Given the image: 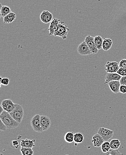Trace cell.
<instances>
[{
    "instance_id": "6da1fadb",
    "label": "cell",
    "mask_w": 126,
    "mask_h": 155,
    "mask_svg": "<svg viewBox=\"0 0 126 155\" xmlns=\"http://www.w3.org/2000/svg\"><path fill=\"white\" fill-rule=\"evenodd\" d=\"M0 119L2 121L3 123L5 125L8 129H13L18 127L20 123L16 121L10 114L6 111L4 110L3 112L0 114Z\"/></svg>"
},
{
    "instance_id": "7a4b0ae2",
    "label": "cell",
    "mask_w": 126,
    "mask_h": 155,
    "mask_svg": "<svg viewBox=\"0 0 126 155\" xmlns=\"http://www.w3.org/2000/svg\"><path fill=\"white\" fill-rule=\"evenodd\" d=\"M69 29L67 25L64 21H61L58 26L57 31L54 33L55 37H60L63 39H66L67 38V35Z\"/></svg>"
},
{
    "instance_id": "3957f363",
    "label": "cell",
    "mask_w": 126,
    "mask_h": 155,
    "mask_svg": "<svg viewBox=\"0 0 126 155\" xmlns=\"http://www.w3.org/2000/svg\"><path fill=\"white\" fill-rule=\"evenodd\" d=\"M11 116L19 123H21L24 115V110L22 106L15 104V108L13 111L10 113Z\"/></svg>"
},
{
    "instance_id": "277c9868",
    "label": "cell",
    "mask_w": 126,
    "mask_h": 155,
    "mask_svg": "<svg viewBox=\"0 0 126 155\" xmlns=\"http://www.w3.org/2000/svg\"><path fill=\"white\" fill-rule=\"evenodd\" d=\"M40 117L41 116L39 114H36L32 118L31 121V125L33 129L38 133H42L44 131L40 125Z\"/></svg>"
},
{
    "instance_id": "5b68a950",
    "label": "cell",
    "mask_w": 126,
    "mask_h": 155,
    "mask_svg": "<svg viewBox=\"0 0 126 155\" xmlns=\"http://www.w3.org/2000/svg\"><path fill=\"white\" fill-rule=\"evenodd\" d=\"M98 133L101 136L105 141H108L113 137L114 132L113 130L108 129L106 128L100 127L99 128Z\"/></svg>"
},
{
    "instance_id": "8992f818",
    "label": "cell",
    "mask_w": 126,
    "mask_h": 155,
    "mask_svg": "<svg viewBox=\"0 0 126 155\" xmlns=\"http://www.w3.org/2000/svg\"><path fill=\"white\" fill-rule=\"evenodd\" d=\"M78 53L81 55H88L92 54V51L85 41H83L80 44L78 48Z\"/></svg>"
},
{
    "instance_id": "52a82bcc",
    "label": "cell",
    "mask_w": 126,
    "mask_h": 155,
    "mask_svg": "<svg viewBox=\"0 0 126 155\" xmlns=\"http://www.w3.org/2000/svg\"><path fill=\"white\" fill-rule=\"evenodd\" d=\"M1 106L3 107L4 110L8 112L9 113L13 111L15 108V104L11 99H5L3 101Z\"/></svg>"
},
{
    "instance_id": "ba28073f",
    "label": "cell",
    "mask_w": 126,
    "mask_h": 155,
    "mask_svg": "<svg viewBox=\"0 0 126 155\" xmlns=\"http://www.w3.org/2000/svg\"><path fill=\"white\" fill-rule=\"evenodd\" d=\"M105 67V70L108 73H117L119 68V64L117 62L108 61Z\"/></svg>"
},
{
    "instance_id": "9c48e42d",
    "label": "cell",
    "mask_w": 126,
    "mask_h": 155,
    "mask_svg": "<svg viewBox=\"0 0 126 155\" xmlns=\"http://www.w3.org/2000/svg\"><path fill=\"white\" fill-rule=\"evenodd\" d=\"M85 41L87 43L89 48H90L92 54H95L98 53V50L95 44L94 41V37L90 36V35H88L85 37Z\"/></svg>"
},
{
    "instance_id": "30bf717a",
    "label": "cell",
    "mask_w": 126,
    "mask_h": 155,
    "mask_svg": "<svg viewBox=\"0 0 126 155\" xmlns=\"http://www.w3.org/2000/svg\"><path fill=\"white\" fill-rule=\"evenodd\" d=\"M51 122L50 119L46 115H41L40 117V125L43 131L48 130L51 125Z\"/></svg>"
},
{
    "instance_id": "8fae6325",
    "label": "cell",
    "mask_w": 126,
    "mask_h": 155,
    "mask_svg": "<svg viewBox=\"0 0 126 155\" xmlns=\"http://www.w3.org/2000/svg\"><path fill=\"white\" fill-rule=\"evenodd\" d=\"M53 15L48 10L43 11L40 16V18L42 22L48 24L53 20Z\"/></svg>"
},
{
    "instance_id": "7c38bea8",
    "label": "cell",
    "mask_w": 126,
    "mask_h": 155,
    "mask_svg": "<svg viewBox=\"0 0 126 155\" xmlns=\"http://www.w3.org/2000/svg\"><path fill=\"white\" fill-rule=\"evenodd\" d=\"M61 21L59 19L54 18L50 23L49 28H48V31L49 32V35L51 36V35H54V33L55 32L57 31L58 29V26H59V23H60Z\"/></svg>"
},
{
    "instance_id": "4fadbf2b",
    "label": "cell",
    "mask_w": 126,
    "mask_h": 155,
    "mask_svg": "<svg viewBox=\"0 0 126 155\" xmlns=\"http://www.w3.org/2000/svg\"><path fill=\"white\" fill-rule=\"evenodd\" d=\"M122 77L117 73H108L105 77L104 84H108L109 82L113 81H120Z\"/></svg>"
},
{
    "instance_id": "5bb4252c",
    "label": "cell",
    "mask_w": 126,
    "mask_h": 155,
    "mask_svg": "<svg viewBox=\"0 0 126 155\" xmlns=\"http://www.w3.org/2000/svg\"><path fill=\"white\" fill-rule=\"evenodd\" d=\"M104 141V139L98 133L95 134L92 137V142L95 147H100Z\"/></svg>"
},
{
    "instance_id": "9a60e30c",
    "label": "cell",
    "mask_w": 126,
    "mask_h": 155,
    "mask_svg": "<svg viewBox=\"0 0 126 155\" xmlns=\"http://www.w3.org/2000/svg\"><path fill=\"white\" fill-rule=\"evenodd\" d=\"M108 84L112 92L115 94L119 93L121 86L120 81H113L109 82Z\"/></svg>"
},
{
    "instance_id": "2e32d148",
    "label": "cell",
    "mask_w": 126,
    "mask_h": 155,
    "mask_svg": "<svg viewBox=\"0 0 126 155\" xmlns=\"http://www.w3.org/2000/svg\"><path fill=\"white\" fill-rule=\"evenodd\" d=\"M35 139L30 140V139H26L25 140H22L21 141L20 145L23 147H30L32 148L35 146Z\"/></svg>"
},
{
    "instance_id": "e0dca14e",
    "label": "cell",
    "mask_w": 126,
    "mask_h": 155,
    "mask_svg": "<svg viewBox=\"0 0 126 155\" xmlns=\"http://www.w3.org/2000/svg\"><path fill=\"white\" fill-rule=\"evenodd\" d=\"M16 18V15L15 13L11 12L6 16L3 18V21L5 23L9 24V23H12L15 21Z\"/></svg>"
},
{
    "instance_id": "ac0fdd59",
    "label": "cell",
    "mask_w": 126,
    "mask_h": 155,
    "mask_svg": "<svg viewBox=\"0 0 126 155\" xmlns=\"http://www.w3.org/2000/svg\"><path fill=\"white\" fill-rule=\"evenodd\" d=\"M84 140V136L81 132H78L74 134V142L75 143V145L76 146H77L78 144L83 142Z\"/></svg>"
},
{
    "instance_id": "d6986e66",
    "label": "cell",
    "mask_w": 126,
    "mask_h": 155,
    "mask_svg": "<svg viewBox=\"0 0 126 155\" xmlns=\"http://www.w3.org/2000/svg\"><path fill=\"white\" fill-rule=\"evenodd\" d=\"M113 41L111 38H105L103 40L102 44V49L105 51H108L111 48L112 45Z\"/></svg>"
},
{
    "instance_id": "ffe728a7",
    "label": "cell",
    "mask_w": 126,
    "mask_h": 155,
    "mask_svg": "<svg viewBox=\"0 0 126 155\" xmlns=\"http://www.w3.org/2000/svg\"><path fill=\"white\" fill-rule=\"evenodd\" d=\"M0 5H1V16L2 17L4 18L12 12L11 9L8 6H5V5L2 6V4H1Z\"/></svg>"
},
{
    "instance_id": "44dd1931",
    "label": "cell",
    "mask_w": 126,
    "mask_h": 155,
    "mask_svg": "<svg viewBox=\"0 0 126 155\" xmlns=\"http://www.w3.org/2000/svg\"><path fill=\"white\" fill-rule=\"evenodd\" d=\"M94 41L95 44L98 50L102 49V44H103V40L102 37L99 35H98L94 37Z\"/></svg>"
},
{
    "instance_id": "7402d4cb",
    "label": "cell",
    "mask_w": 126,
    "mask_h": 155,
    "mask_svg": "<svg viewBox=\"0 0 126 155\" xmlns=\"http://www.w3.org/2000/svg\"><path fill=\"white\" fill-rule=\"evenodd\" d=\"M74 133L73 132H68L64 137L65 141L68 143H71L74 142Z\"/></svg>"
},
{
    "instance_id": "603a6c76",
    "label": "cell",
    "mask_w": 126,
    "mask_h": 155,
    "mask_svg": "<svg viewBox=\"0 0 126 155\" xmlns=\"http://www.w3.org/2000/svg\"><path fill=\"white\" fill-rule=\"evenodd\" d=\"M20 151L22 155H33L34 154L32 149L30 147H21V148H20Z\"/></svg>"
},
{
    "instance_id": "cb8c5ba5",
    "label": "cell",
    "mask_w": 126,
    "mask_h": 155,
    "mask_svg": "<svg viewBox=\"0 0 126 155\" xmlns=\"http://www.w3.org/2000/svg\"><path fill=\"white\" fill-rule=\"evenodd\" d=\"M110 145L112 149H118L121 145V142L118 139H113L110 142Z\"/></svg>"
},
{
    "instance_id": "d4e9b609",
    "label": "cell",
    "mask_w": 126,
    "mask_h": 155,
    "mask_svg": "<svg viewBox=\"0 0 126 155\" xmlns=\"http://www.w3.org/2000/svg\"><path fill=\"white\" fill-rule=\"evenodd\" d=\"M111 148L110 143L108 141H104L101 146V150H102V152L105 153H108Z\"/></svg>"
},
{
    "instance_id": "484cf974",
    "label": "cell",
    "mask_w": 126,
    "mask_h": 155,
    "mask_svg": "<svg viewBox=\"0 0 126 155\" xmlns=\"http://www.w3.org/2000/svg\"><path fill=\"white\" fill-rule=\"evenodd\" d=\"M106 155H123V153H120L118 149H114L111 148L110 150L106 153Z\"/></svg>"
},
{
    "instance_id": "4316f807",
    "label": "cell",
    "mask_w": 126,
    "mask_h": 155,
    "mask_svg": "<svg viewBox=\"0 0 126 155\" xmlns=\"http://www.w3.org/2000/svg\"><path fill=\"white\" fill-rule=\"evenodd\" d=\"M9 79L8 78H2V80H0V87H1V85H3L5 86H6L9 84Z\"/></svg>"
},
{
    "instance_id": "83f0119b",
    "label": "cell",
    "mask_w": 126,
    "mask_h": 155,
    "mask_svg": "<svg viewBox=\"0 0 126 155\" xmlns=\"http://www.w3.org/2000/svg\"><path fill=\"white\" fill-rule=\"evenodd\" d=\"M10 146L12 148L17 149L19 146L18 141L16 140H13L11 141Z\"/></svg>"
},
{
    "instance_id": "f1b7e54d",
    "label": "cell",
    "mask_w": 126,
    "mask_h": 155,
    "mask_svg": "<svg viewBox=\"0 0 126 155\" xmlns=\"http://www.w3.org/2000/svg\"><path fill=\"white\" fill-rule=\"evenodd\" d=\"M117 73L122 77L125 76H126V68H119V69L117 71Z\"/></svg>"
},
{
    "instance_id": "f546056e",
    "label": "cell",
    "mask_w": 126,
    "mask_h": 155,
    "mask_svg": "<svg viewBox=\"0 0 126 155\" xmlns=\"http://www.w3.org/2000/svg\"><path fill=\"white\" fill-rule=\"evenodd\" d=\"M7 128L5 125L3 123L2 121L0 119V130L1 131H5Z\"/></svg>"
},
{
    "instance_id": "4dcf8cb0",
    "label": "cell",
    "mask_w": 126,
    "mask_h": 155,
    "mask_svg": "<svg viewBox=\"0 0 126 155\" xmlns=\"http://www.w3.org/2000/svg\"><path fill=\"white\" fill-rule=\"evenodd\" d=\"M119 68H126V59H122L119 63Z\"/></svg>"
},
{
    "instance_id": "1f68e13d",
    "label": "cell",
    "mask_w": 126,
    "mask_h": 155,
    "mask_svg": "<svg viewBox=\"0 0 126 155\" xmlns=\"http://www.w3.org/2000/svg\"><path fill=\"white\" fill-rule=\"evenodd\" d=\"M119 92L121 93V94H126V85L121 84L120 90H119Z\"/></svg>"
},
{
    "instance_id": "d6a6232c",
    "label": "cell",
    "mask_w": 126,
    "mask_h": 155,
    "mask_svg": "<svg viewBox=\"0 0 126 155\" xmlns=\"http://www.w3.org/2000/svg\"><path fill=\"white\" fill-rule=\"evenodd\" d=\"M120 82L122 85H126V76L122 77L120 79Z\"/></svg>"
},
{
    "instance_id": "836d02e7",
    "label": "cell",
    "mask_w": 126,
    "mask_h": 155,
    "mask_svg": "<svg viewBox=\"0 0 126 155\" xmlns=\"http://www.w3.org/2000/svg\"><path fill=\"white\" fill-rule=\"evenodd\" d=\"M4 110L3 108L1 105V106H0V114L3 112Z\"/></svg>"
}]
</instances>
